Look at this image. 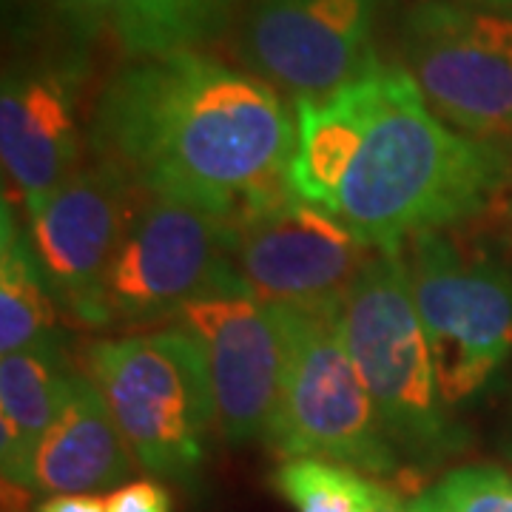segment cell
<instances>
[{
    "label": "cell",
    "instance_id": "e0dca14e",
    "mask_svg": "<svg viewBox=\"0 0 512 512\" xmlns=\"http://www.w3.org/2000/svg\"><path fill=\"white\" fill-rule=\"evenodd\" d=\"M379 72L382 63L333 94L293 100L296 146L288 165V188L299 200L330 211L376 103Z\"/></svg>",
    "mask_w": 512,
    "mask_h": 512
},
{
    "label": "cell",
    "instance_id": "44dd1931",
    "mask_svg": "<svg viewBox=\"0 0 512 512\" xmlns=\"http://www.w3.org/2000/svg\"><path fill=\"white\" fill-rule=\"evenodd\" d=\"M109 512H171V495L160 481H128L106 498Z\"/></svg>",
    "mask_w": 512,
    "mask_h": 512
},
{
    "label": "cell",
    "instance_id": "7c38bea8",
    "mask_svg": "<svg viewBox=\"0 0 512 512\" xmlns=\"http://www.w3.org/2000/svg\"><path fill=\"white\" fill-rule=\"evenodd\" d=\"M171 325L200 342L222 436L231 444H271L285 370L282 333L271 308L242 282L237 265L202 288Z\"/></svg>",
    "mask_w": 512,
    "mask_h": 512
},
{
    "label": "cell",
    "instance_id": "7a4b0ae2",
    "mask_svg": "<svg viewBox=\"0 0 512 512\" xmlns=\"http://www.w3.org/2000/svg\"><path fill=\"white\" fill-rule=\"evenodd\" d=\"M510 180L501 143L476 140L427 106L404 66H384L348 174L328 214L379 251L481 214Z\"/></svg>",
    "mask_w": 512,
    "mask_h": 512
},
{
    "label": "cell",
    "instance_id": "603a6c76",
    "mask_svg": "<svg viewBox=\"0 0 512 512\" xmlns=\"http://www.w3.org/2000/svg\"><path fill=\"white\" fill-rule=\"evenodd\" d=\"M370 512H410V504L396 490H390L384 484H376V495H373Z\"/></svg>",
    "mask_w": 512,
    "mask_h": 512
},
{
    "label": "cell",
    "instance_id": "ffe728a7",
    "mask_svg": "<svg viewBox=\"0 0 512 512\" xmlns=\"http://www.w3.org/2000/svg\"><path fill=\"white\" fill-rule=\"evenodd\" d=\"M407 504L410 512H512V476L495 464H464Z\"/></svg>",
    "mask_w": 512,
    "mask_h": 512
},
{
    "label": "cell",
    "instance_id": "5b68a950",
    "mask_svg": "<svg viewBox=\"0 0 512 512\" xmlns=\"http://www.w3.org/2000/svg\"><path fill=\"white\" fill-rule=\"evenodd\" d=\"M268 308L285 350L271 447L288 458H330L370 476H393L402 458L387 439L365 379L345 345L342 305Z\"/></svg>",
    "mask_w": 512,
    "mask_h": 512
},
{
    "label": "cell",
    "instance_id": "d6986e66",
    "mask_svg": "<svg viewBox=\"0 0 512 512\" xmlns=\"http://www.w3.org/2000/svg\"><path fill=\"white\" fill-rule=\"evenodd\" d=\"M274 487L296 512H370L376 495V481L316 456L285 458L274 470Z\"/></svg>",
    "mask_w": 512,
    "mask_h": 512
},
{
    "label": "cell",
    "instance_id": "5bb4252c",
    "mask_svg": "<svg viewBox=\"0 0 512 512\" xmlns=\"http://www.w3.org/2000/svg\"><path fill=\"white\" fill-rule=\"evenodd\" d=\"M137 467L100 387L80 370L69 402L37 447L29 493H100L123 487Z\"/></svg>",
    "mask_w": 512,
    "mask_h": 512
},
{
    "label": "cell",
    "instance_id": "6da1fadb",
    "mask_svg": "<svg viewBox=\"0 0 512 512\" xmlns=\"http://www.w3.org/2000/svg\"><path fill=\"white\" fill-rule=\"evenodd\" d=\"M86 143L140 191L237 220L248 205L291 191L296 114L262 77L185 49L131 57L111 74Z\"/></svg>",
    "mask_w": 512,
    "mask_h": 512
},
{
    "label": "cell",
    "instance_id": "30bf717a",
    "mask_svg": "<svg viewBox=\"0 0 512 512\" xmlns=\"http://www.w3.org/2000/svg\"><path fill=\"white\" fill-rule=\"evenodd\" d=\"M86 77L89 60L80 49V35L37 43L3 69L0 157L26 220L86 160L80 117Z\"/></svg>",
    "mask_w": 512,
    "mask_h": 512
},
{
    "label": "cell",
    "instance_id": "4fadbf2b",
    "mask_svg": "<svg viewBox=\"0 0 512 512\" xmlns=\"http://www.w3.org/2000/svg\"><path fill=\"white\" fill-rule=\"evenodd\" d=\"M137 194L140 188L117 165L89 154L29 217V237L57 308L83 328H106V276Z\"/></svg>",
    "mask_w": 512,
    "mask_h": 512
},
{
    "label": "cell",
    "instance_id": "9c48e42d",
    "mask_svg": "<svg viewBox=\"0 0 512 512\" xmlns=\"http://www.w3.org/2000/svg\"><path fill=\"white\" fill-rule=\"evenodd\" d=\"M387 0H242L231 52L276 92L325 97L370 72Z\"/></svg>",
    "mask_w": 512,
    "mask_h": 512
},
{
    "label": "cell",
    "instance_id": "52a82bcc",
    "mask_svg": "<svg viewBox=\"0 0 512 512\" xmlns=\"http://www.w3.org/2000/svg\"><path fill=\"white\" fill-rule=\"evenodd\" d=\"M234 220L194 202L140 191L103 291L106 328H151L234 265Z\"/></svg>",
    "mask_w": 512,
    "mask_h": 512
},
{
    "label": "cell",
    "instance_id": "3957f363",
    "mask_svg": "<svg viewBox=\"0 0 512 512\" xmlns=\"http://www.w3.org/2000/svg\"><path fill=\"white\" fill-rule=\"evenodd\" d=\"M92 379L128 450L148 476L197 481L217 424L200 342L180 325L94 339L83 348Z\"/></svg>",
    "mask_w": 512,
    "mask_h": 512
},
{
    "label": "cell",
    "instance_id": "2e32d148",
    "mask_svg": "<svg viewBox=\"0 0 512 512\" xmlns=\"http://www.w3.org/2000/svg\"><path fill=\"white\" fill-rule=\"evenodd\" d=\"M77 367L60 333L0 362V467L3 481L29 493V476L43 436L72 396Z\"/></svg>",
    "mask_w": 512,
    "mask_h": 512
},
{
    "label": "cell",
    "instance_id": "ac0fdd59",
    "mask_svg": "<svg viewBox=\"0 0 512 512\" xmlns=\"http://www.w3.org/2000/svg\"><path fill=\"white\" fill-rule=\"evenodd\" d=\"M57 302L15 202L0 205V353H15L57 333Z\"/></svg>",
    "mask_w": 512,
    "mask_h": 512
},
{
    "label": "cell",
    "instance_id": "cb8c5ba5",
    "mask_svg": "<svg viewBox=\"0 0 512 512\" xmlns=\"http://www.w3.org/2000/svg\"><path fill=\"white\" fill-rule=\"evenodd\" d=\"M484 6H498V9H512V0H476Z\"/></svg>",
    "mask_w": 512,
    "mask_h": 512
},
{
    "label": "cell",
    "instance_id": "ba28073f",
    "mask_svg": "<svg viewBox=\"0 0 512 512\" xmlns=\"http://www.w3.org/2000/svg\"><path fill=\"white\" fill-rule=\"evenodd\" d=\"M402 55L444 123L490 143L512 137V15L419 0L402 20Z\"/></svg>",
    "mask_w": 512,
    "mask_h": 512
},
{
    "label": "cell",
    "instance_id": "9a60e30c",
    "mask_svg": "<svg viewBox=\"0 0 512 512\" xmlns=\"http://www.w3.org/2000/svg\"><path fill=\"white\" fill-rule=\"evenodd\" d=\"M74 35H103L131 57H157L228 35L242 0H52Z\"/></svg>",
    "mask_w": 512,
    "mask_h": 512
},
{
    "label": "cell",
    "instance_id": "8fae6325",
    "mask_svg": "<svg viewBox=\"0 0 512 512\" xmlns=\"http://www.w3.org/2000/svg\"><path fill=\"white\" fill-rule=\"evenodd\" d=\"M379 248L333 214L282 191L234 220L231 256L262 305H342Z\"/></svg>",
    "mask_w": 512,
    "mask_h": 512
},
{
    "label": "cell",
    "instance_id": "8992f818",
    "mask_svg": "<svg viewBox=\"0 0 512 512\" xmlns=\"http://www.w3.org/2000/svg\"><path fill=\"white\" fill-rule=\"evenodd\" d=\"M404 265L447 407L476 399L512 353V274L441 231L404 239Z\"/></svg>",
    "mask_w": 512,
    "mask_h": 512
},
{
    "label": "cell",
    "instance_id": "7402d4cb",
    "mask_svg": "<svg viewBox=\"0 0 512 512\" xmlns=\"http://www.w3.org/2000/svg\"><path fill=\"white\" fill-rule=\"evenodd\" d=\"M32 512H109L106 501L94 493L46 495Z\"/></svg>",
    "mask_w": 512,
    "mask_h": 512
},
{
    "label": "cell",
    "instance_id": "277c9868",
    "mask_svg": "<svg viewBox=\"0 0 512 512\" xmlns=\"http://www.w3.org/2000/svg\"><path fill=\"white\" fill-rule=\"evenodd\" d=\"M342 336L399 458L433 464L464 447L447 416L402 251H379L342 302Z\"/></svg>",
    "mask_w": 512,
    "mask_h": 512
},
{
    "label": "cell",
    "instance_id": "d4e9b609",
    "mask_svg": "<svg viewBox=\"0 0 512 512\" xmlns=\"http://www.w3.org/2000/svg\"><path fill=\"white\" fill-rule=\"evenodd\" d=\"M504 450H507V458H510V464H512V430H510V439H507V447H504Z\"/></svg>",
    "mask_w": 512,
    "mask_h": 512
}]
</instances>
